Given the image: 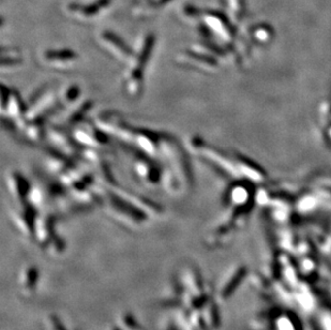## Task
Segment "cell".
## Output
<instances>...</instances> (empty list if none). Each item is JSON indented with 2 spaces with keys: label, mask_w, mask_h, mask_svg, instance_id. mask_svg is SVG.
Listing matches in <instances>:
<instances>
[{
  "label": "cell",
  "mask_w": 331,
  "mask_h": 330,
  "mask_svg": "<svg viewBox=\"0 0 331 330\" xmlns=\"http://www.w3.org/2000/svg\"><path fill=\"white\" fill-rule=\"evenodd\" d=\"M203 12L204 10L193 3H183L178 9V16L183 23L196 28L201 23Z\"/></svg>",
  "instance_id": "9a60e30c"
},
{
  "label": "cell",
  "mask_w": 331,
  "mask_h": 330,
  "mask_svg": "<svg viewBox=\"0 0 331 330\" xmlns=\"http://www.w3.org/2000/svg\"><path fill=\"white\" fill-rule=\"evenodd\" d=\"M23 65V57L20 49L11 46H2L1 48V70H17Z\"/></svg>",
  "instance_id": "5bb4252c"
},
{
  "label": "cell",
  "mask_w": 331,
  "mask_h": 330,
  "mask_svg": "<svg viewBox=\"0 0 331 330\" xmlns=\"http://www.w3.org/2000/svg\"><path fill=\"white\" fill-rule=\"evenodd\" d=\"M5 186H7L10 197L14 201V204H30L29 195L30 191H32V184L27 182V179L20 172H8L5 175Z\"/></svg>",
  "instance_id": "8fae6325"
},
{
  "label": "cell",
  "mask_w": 331,
  "mask_h": 330,
  "mask_svg": "<svg viewBox=\"0 0 331 330\" xmlns=\"http://www.w3.org/2000/svg\"><path fill=\"white\" fill-rule=\"evenodd\" d=\"M148 1H150L153 5H155L158 10H161L162 8L166 7V5L169 4L173 0H148Z\"/></svg>",
  "instance_id": "d6986e66"
},
{
  "label": "cell",
  "mask_w": 331,
  "mask_h": 330,
  "mask_svg": "<svg viewBox=\"0 0 331 330\" xmlns=\"http://www.w3.org/2000/svg\"><path fill=\"white\" fill-rule=\"evenodd\" d=\"M102 205L108 216L128 228H140L151 219L144 210L112 190L105 191Z\"/></svg>",
  "instance_id": "3957f363"
},
{
  "label": "cell",
  "mask_w": 331,
  "mask_h": 330,
  "mask_svg": "<svg viewBox=\"0 0 331 330\" xmlns=\"http://www.w3.org/2000/svg\"><path fill=\"white\" fill-rule=\"evenodd\" d=\"M91 108H93V102L90 100L77 101L75 104L71 105L70 108L66 109L63 113H59L57 126L63 129L70 127L74 128L78 123L84 121V118Z\"/></svg>",
  "instance_id": "7c38bea8"
},
{
  "label": "cell",
  "mask_w": 331,
  "mask_h": 330,
  "mask_svg": "<svg viewBox=\"0 0 331 330\" xmlns=\"http://www.w3.org/2000/svg\"><path fill=\"white\" fill-rule=\"evenodd\" d=\"M159 158L162 166V185L168 194L178 196L191 189L193 179L186 151L176 138L161 133Z\"/></svg>",
  "instance_id": "6da1fadb"
},
{
  "label": "cell",
  "mask_w": 331,
  "mask_h": 330,
  "mask_svg": "<svg viewBox=\"0 0 331 330\" xmlns=\"http://www.w3.org/2000/svg\"><path fill=\"white\" fill-rule=\"evenodd\" d=\"M156 46V35L145 33L139 37L134 47L132 59L126 65V71L122 75V89L128 99L138 100L142 97L145 85V69Z\"/></svg>",
  "instance_id": "7a4b0ae2"
},
{
  "label": "cell",
  "mask_w": 331,
  "mask_h": 330,
  "mask_svg": "<svg viewBox=\"0 0 331 330\" xmlns=\"http://www.w3.org/2000/svg\"><path fill=\"white\" fill-rule=\"evenodd\" d=\"M1 111L3 116H7L9 121L14 127L24 128L26 123L27 104L23 102L20 95L15 91L2 85L1 88Z\"/></svg>",
  "instance_id": "52a82bcc"
},
{
  "label": "cell",
  "mask_w": 331,
  "mask_h": 330,
  "mask_svg": "<svg viewBox=\"0 0 331 330\" xmlns=\"http://www.w3.org/2000/svg\"><path fill=\"white\" fill-rule=\"evenodd\" d=\"M160 136L161 133L156 131L135 128L130 147L137 149V152L158 159L160 153Z\"/></svg>",
  "instance_id": "30bf717a"
},
{
  "label": "cell",
  "mask_w": 331,
  "mask_h": 330,
  "mask_svg": "<svg viewBox=\"0 0 331 330\" xmlns=\"http://www.w3.org/2000/svg\"><path fill=\"white\" fill-rule=\"evenodd\" d=\"M176 62L179 66L189 68V69L201 71L213 69V62L209 55L195 51L191 47L177 55Z\"/></svg>",
  "instance_id": "4fadbf2b"
},
{
  "label": "cell",
  "mask_w": 331,
  "mask_h": 330,
  "mask_svg": "<svg viewBox=\"0 0 331 330\" xmlns=\"http://www.w3.org/2000/svg\"><path fill=\"white\" fill-rule=\"evenodd\" d=\"M24 278H25V280L22 281V290L24 294L26 296L33 294V291H35L36 285H38L36 284L39 278L38 271H36L35 268H29L24 272Z\"/></svg>",
  "instance_id": "e0dca14e"
},
{
  "label": "cell",
  "mask_w": 331,
  "mask_h": 330,
  "mask_svg": "<svg viewBox=\"0 0 331 330\" xmlns=\"http://www.w3.org/2000/svg\"><path fill=\"white\" fill-rule=\"evenodd\" d=\"M132 169L134 175L146 186L156 188L162 184V167L153 162V158L138 152L134 157Z\"/></svg>",
  "instance_id": "9c48e42d"
},
{
  "label": "cell",
  "mask_w": 331,
  "mask_h": 330,
  "mask_svg": "<svg viewBox=\"0 0 331 330\" xmlns=\"http://www.w3.org/2000/svg\"><path fill=\"white\" fill-rule=\"evenodd\" d=\"M229 7L231 11L237 15L241 10V0H229Z\"/></svg>",
  "instance_id": "ac0fdd59"
},
{
  "label": "cell",
  "mask_w": 331,
  "mask_h": 330,
  "mask_svg": "<svg viewBox=\"0 0 331 330\" xmlns=\"http://www.w3.org/2000/svg\"><path fill=\"white\" fill-rule=\"evenodd\" d=\"M96 42L104 53L113 59L127 65L133 57L134 49L129 46L126 41L112 30L104 29L96 34Z\"/></svg>",
  "instance_id": "5b68a950"
},
{
  "label": "cell",
  "mask_w": 331,
  "mask_h": 330,
  "mask_svg": "<svg viewBox=\"0 0 331 330\" xmlns=\"http://www.w3.org/2000/svg\"><path fill=\"white\" fill-rule=\"evenodd\" d=\"M159 10L153 5L148 0H144V1L134 2L131 9V13L134 17L136 18H150L156 15Z\"/></svg>",
  "instance_id": "2e32d148"
},
{
  "label": "cell",
  "mask_w": 331,
  "mask_h": 330,
  "mask_svg": "<svg viewBox=\"0 0 331 330\" xmlns=\"http://www.w3.org/2000/svg\"><path fill=\"white\" fill-rule=\"evenodd\" d=\"M72 138L82 148H90L102 150L109 144L108 135L98 128L96 124L81 122L74 127Z\"/></svg>",
  "instance_id": "ba28073f"
},
{
  "label": "cell",
  "mask_w": 331,
  "mask_h": 330,
  "mask_svg": "<svg viewBox=\"0 0 331 330\" xmlns=\"http://www.w3.org/2000/svg\"><path fill=\"white\" fill-rule=\"evenodd\" d=\"M36 58L41 67L53 71H69L79 61L78 54L70 48L43 49Z\"/></svg>",
  "instance_id": "8992f818"
},
{
  "label": "cell",
  "mask_w": 331,
  "mask_h": 330,
  "mask_svg": "<svg viewBox=\"0 0 331 330\" xmlns=\"http://www.w3.org/2000/svg\"><path fill=\"white\" fill-rule=\"evenodd\" d=\"M112 7V0H93L90 2H69L64 7L66 17L78 23L95 22Z\"/></svg>",
  "instance_id": "277c9868"
},
{
  "label": "cell",
  "mask_w": 331,
  "mask_h": 330,
  "mask_svg": "<svg viewBox=\"0 0 331 330\" xmlns=\"http://www.w3.org/2000/svg\"><path fill=\"white\" fill-rule=\"evenodd\" d=\"M50 330H66V329L61 325V323H59L56 319H53L51 320L50 323Z\"/></svg>",
  "instance_id": "ffe728a7"
}]
</instances>
